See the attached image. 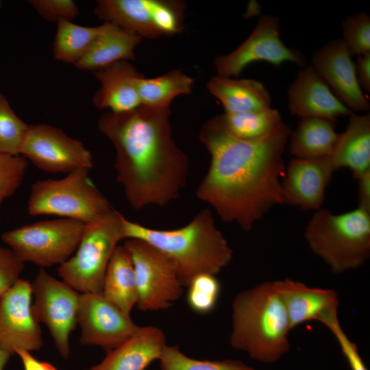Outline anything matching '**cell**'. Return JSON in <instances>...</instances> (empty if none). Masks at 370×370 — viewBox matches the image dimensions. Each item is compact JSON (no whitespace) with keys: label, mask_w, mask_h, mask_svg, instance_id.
<instances>
[{"label":"cell","mask_w":370,"mask_h":370,"mask_svg":"<svg viewBox=\"0 0 370 370\" xmlns=\"http://www.w3.org/2000/svg\"><path fill=\"white\" fill-rule=\"evenodd\" d=\"M291 132L282 122L261 138L240 140L227 134L214 117L208 119L199 137L210 163L197 197L222 221L251 230L273 207L283 204V154Z\"/></svg>","instance_id":"1"},{"label":"cell","mask_w":370,"mask_h":370,"mask_svg":"<svg viewBox=\"0 0 370 370\" xmlns=\"http://www.w3.org/2000/svg\"><path fill=\"white\" fill-rule=\"evenodd\" d=\"M170 115V107L141 105L105 113L98 121L99 131L115 148L116 180L136 210L164 206L186 184L189 160L173 138Z\"/></svg>","instance_id":"2"},{"label":"cell","mask_w":370,"mask_h":370,"mask_svg":"<svg viewBox=\"0 0 370 370\" xmlns=\"http://www.w3.org/2000/svg\"><path fill=\"white\" fill-rule=\"evenodd\" d=\"M124 239L144 241L175 264L184 286L199 275H215L231 261L233 251L217 228L212 213L206 208L186 225L157 230L122 218Z\"/></svg>","instance_id":"3"},{"label":"cell","mask_w":370,"mask_h":370,"mask_svg":"<svg viewBox=\"0 0 370 370\" xmlns=\"http://www.w3.org/2000/svg\"><path fill=\"white\" fill-rule=\"evenodd\" d=\"M291 330L275 282H264L236 295L232 302L231 346L253 359L278 361L290 349Z\"/></svg>","instance_id":"4"},{"label":"cell","mask_w":370,"mask_h":370,"mask_svg":"<svg viewBox=\"0 0 370 370\" xmlns=\"http://www.w3.org/2000/svg\"><path fill=\"white\" fill-rule=\"evenodd\" d=\"M304 235L334 274L357 269L370 258V211L358 206L334 214L321 208L314 212Z\"/></svg>","instance_id":"5"},{"label":"cell","mask_w":370,"mask_h":370,"mask_svg":"<svg viewBox=\"0 0 370 370\" xmlns=\"http://www.w3.org/2000/svg\"><path fill=\"white\" fill-rule=\"evenodd\" d=\"M88 172L77 169L61 179L36 182L28 198L29 214L56 215L85 224L104 217L113 208L89 178Z\"/></svg>","instance_id":"6"},{"label":"cell","mask_w":370,"mask_h":370,"mask_svg":"<svg viewBox=\"0 0 370 370\" xmlns=\"http://www.w3.org/2000/svg\"><path fill=\"white\" fill-rule=\"evenodd\" d=\"M123 215L112 209L86 224L73 255L58 269L61 279L79 293H101L109 262L123 239Z\"/></svg>","instance_id":"7"},{"label":"cell","mask_w":370,"mask_h":370,"mask_svg":"<svg viewBox=\"0 0 370 370\" xmlns=\"http://www.w3.org/2000/svg\"><path fill=\"white\" fill-rule=\"evenodd\" d=\"M86 225L66 218L40 221L5 232L1 239L23 262L44 269L60 266L73 255Z\"/></svg>","instance_id":"8"},{"label":"cell","mask_w":370,"mask_h":370,"mask_svg":"<svg viewBox=\"0 0 370 370\" xmlns=\"http://www.w3.org/2000/svg\"><path fill=\"white\" fill-rule=\"evenodd\" d=\"M123 246L130 255L135 271L138 310L156 311L172 306L183 295L184 287L173 262L140 239H126Z\"/></svg>","instance_id":"9"},{"label":"cell","mask_w":370,"mask_h":370,"mask_svg":"<svg viewBox=\"0 0 370 370\" xmlns=\"http://www.w3.org/2000/svg\"><path fill=\"white\" fill-rule=\"evenodd\" d=\"M31 284L34 297L33 317L48 328L58 352L63 358H67L70 335L77 324L80 293L42 268Z\"/></svg>","instance_id":"10"},{"label":"cell","mask_w":370,"mask_h":370,"mask_svg":"<svg viewBox=\"0 0 370 370\" xmlns=\"http://www.w3.org/2000/svg\"><path fill=\"white\" fill-rule=\"evenodd\" d=\"M20 154L38 169L69 173L93 167L91 152L77 139L48 124L29 125Z\"/></svg>","instance_id":"11"},{"label":"cell","mask_w":370,"mask_h":370,"mask_svg":"<svg viewBox=\"0 0 370 370\" xmlns=\"http://www.w3.org/2000/svg\"><path fill=\"white\" fill-rule=\"evenodd\" d=\"M256 61H265L275 66L292 62L304 66L306 58L300 51L283 43L279 18L266 14L260 18L251 34L238 47L215 59L214 66L218 75L237 77L247 66Z\"/></svg>","instance_id":"12"},{"label":"cell","mask_w":370,"mask_h":370,"mask_svg":"<svg viewBox=\"0 0 370 370\" xmlns=\"http://www.w3.org/2000/svg\"><path fill=\"white\" fill-rule=\"evenodd\" d=\"M77 323L80 343L109 352L129 338L138 328L130 314L106 299L101 293H80Z\"/></svg>","instance_id":"13"},{"label":"cell","mask_w":370,"mask_h":370,"mask_svg":"<svg viewBox=\"0 0 370 370\" xmlns=\"http://www.w3.org/2000/svg\"><path fill=\"white\" fill-rule=\"evenodd\" d=\"M31 283L20 278L0 295V350L14 355L19 349L37 351L42 330L32 312Z\"/></svg>","instance_id":"14"},{"label":"cell","mask_w":370,"mask_h":370,"mask_svg":"<svg viewBox=\"0 0 370 370\" xmlns=\"http://www.w3.org/2000/svg\"><path fill=\"white\" fill-rule=\"evenodd\" d=\"M311 66L334 95L351 111L369 110V101L357 79L355 64L341 39L331 40L316 51Z\"/></svg>","instance_id":"15"},{"label":"cell","mask_w":370,"mask_h":370,"mask_svg":"<svg viewBox=\"0 0 370 370\" xmlns=\"http://www.w3.org/2000/svg\"><path fill=\"white\" fill-rule=\"evenodd\" d=\"M335 171L329 156L318 159L293 158L281 182L283 204L304 210L321 209L325 190Z\"/></svg>","instance_id":"16"},{"label":"cell","mask_w":370,"mask_h":370,"mask_svg":"<svg viewBox=\"0 0 370 370\" xmlns=\"http://www.w3.org/2000/svg\"><path fill=\"white\" fill-rule=\"evenodd\" d=\"M290 113L301 119L319 117L336 121L353 112L332 92L311 65L302 69L288 90Z\"/></svg>","instance_id":"17"},{"label":"cell","mask_w":370,"mask_h":370,"mask_svg":"<svg viewBox=\"0 0 370 370\" xmlns=\"http://www.w3.org/2000/svg\"><path fill=\"white\" fill-rule=\"evenodd\" d=\"M274 282L291 330L306 321H318L322 323L338 313V298L332 289L310 287L288 278Z\"/></svg>","instance_id":"18"},{"label":"cell","mask_w":370,"mask_h":370,"mask_svg":"<svg viewBox=\"0 0 370 370\" xmlns=\"http://www.w3.org/2000/svg\"><path fill=\"white\" fill-rule=\"evenodd\" d=\"M94 73L101 85L92 99L96 108L119 113L141 106L138 86L145 75L128 61H118Z\"/></svg>","instance_id":"19"},{"label":"cell","mask_w":370,"mask_h":370,"mask_svg":"<svg viewBox=\"0 0 370 370\" xmlns=\"http://www.w3.org/2000/svg\"><path fill=\"white\" fill-rule=\"evenodd\" d=\"M166 345L164 332L158 328L138 326L123 343L107 352L105 358L89 370H145L159 360Z\"/></svg>","instance_id":"20"},{"label":"cell","mask_w":370,"mask_h":370,"mask_svg":"<svg viewBox=\"0 0 370 370\" xmlns=\"http://www.w3.org/2000/svg\"><path fill=\"white\" fill-rule=\"evenodd\" d=\"M349 116L329 158L335 171L347 168L356 180L370 171V114L353 112Z\"/></svg>","instance_id":"21"},{"label":"cell","mask_w":370,"mask_h":370,"mask_svg":"<svg viewBox=\"0 0 370 370\" xmlns=\"http://www.w3.org/2000/svg\"><path fill=\"white\" fill-rule=\"evenodd\" d=\"M156 0H100L95 14L140 38H156L161 34L156 25L154 10Z\"/></svg>","instance_id":"22"},{"label":"cell","mask_w":370,"mask_h":370,"mask_svg":"<svg viewBox=\"0 0 370 370\" xmlns=\"http://www.w3.org/2000/svg\"><path fill=\"white\" fill-rule=\"evenodd\" d=\"M104 27L83 57L75 64L94 72L121 60H134V50L142 38L116 25L104 22Z\"/></svg>","instance_id":"23"},{"label":"cell","mask_w":370,"mask_h":370,"mask_svg":"<svg viewBox=\"0 0 370 370\" xmlns=\"http://www.w3.org/2000/svg\"><path fill=\"white\" fill-rule=\"evenodd\" d=\"M209 92L223 104L225 113H240L271 108L264 86L253 79L213 76L207 83Z\"/></svg>","instance_id":"24"},{"label":"cell","mask_w":370,"mask_h":370,"mask_svg":"<svg viewBox=\"0 0 370 370\" xmlns=\"http://www.w3.org/2000/svg\"><path fill=\"white\" fill-rule=\"evenodd\" d=\"M338 137L335 121L319 117L301 119L289 136L290 153L295 158L318 159L330 156Z\"/></svg>","instance_id":"25"},{"label":"cell","mask_w":370,"mask_h":370,"mask_svg":"<svg viewBox=\"0 0 370 370\" xmlns=\"http://www.w3.org/2000/svg\"><path fill=\"white\" fill-rule=\"evenodd\" d=\"M101 294L127 314L138 299L137 282L130 255L124 246L114 249L104 276Z\"/></svg>","instance_id":"26"},{"label":"cell","mask_w":370,"mask_h":370,"mask_svg":"<svg viewBox=\"0 0 370 370\" xmlns=\"http://www.w3.org/2000/svg\"><path fill=\"white\" fill-rule=\"evenodd\" d=\"M230 136L240 140L261 138L283 121L280 113L272 108L240 113H225L214 116Z\"/></svg>","instance_id":"27"},{"label":"cell","mask_w":370,"mask_h":370,"mask_svg":"<svg viewBox=\"0 0 370 370\" xmlns=\"http://www.w3.org/2000/svg\"><path fill=\"white\" fill-rule=\"evenodd\" d=\"M193 83V79L180 69L156 77H144L138 86L140 104L152 108L170 107L175 97L191 92Z\"/></svg>","instance_id":"28"},{"label":"cell","mask_w":370,"mask_h":370,"mask_svg":"<svg viewBox=\"0 0 370 370\" xmlns=\"http://www.w3.org/2000/svg\"><path fill=\"white\" fill-rule=\"evenodd\" d=\"M104 23L97 27H84L70 21L60 20L53 44L55 58L75 64L101 33Z\"/></svg>","instance_id":"29"},{"label":"cell","mask_w":370,"mask_h":370,"mask_svg":"<svg viewBox=\"0 0 370 370\" xmlns=\"http://www.w3.org/2000/svg\"><path fill=\"white\" fill-rule=\"evenodd\" d=\"M161 370H255L239 360H201L185 355L176 345H166L159 358Z\"/></svg>","instance_id":"30"},{"label":"cell","mask_w":370,"mask_h":370,"mask_svg":"<svg viewBox=\"0 0 370 370\" xmlns=\"http://www.w3.org/2000/svg\"><path fill=\"white\" fill-rule=\"evenodd\" d=\"M29 127L0 95V155L19 156Z\"/></svg>","instance_id":"31"},{"label":"cell","mask_w":370,"mask_h":370,"mask_svg":"<svg viewBox=\"0 0 370 370\" xmlns=\"http://www.w3.org/2000/svg\"><path fill=\"white\" fill-rule=\"evenodd\" d=\"M187 301L195 312L206 314L215 307L220 293V284L215 275H199L188 286Z\"/></svg>","instance_id":"32"},{"label":"cell","mask_w":370,"mask_h":370,"mask_svg":"<svg viewBox=\"0 0 370 370\" xmlns=\"http://www.w3.org/2000/svg\"><path fill=\"white\" fill-rule=\"evenodd\" d=\"M341 39L351 56L370 53V16L360 12L346 18L342 23Z\"/></svg>","instance_id":"33"},{"label":"cell","mask_w":370,"mask_h":370,"mask_svg":"<svg viewBox=\"0 0 370 370\" xmlns=\"http://www.w3.org/2000/svg\"><path fill=\"white\" fill-rule=\"evenodd\" d=\"M28 166L22 156L0 155V205L21 186Z\"/></svg>","instance_id":"34"},{"label":"cell","mask_w":370,"mask_h":370,"mask_svg":"<svg viewBox=\"0 0 370 370\" xmlns=\"http://www.w3.org/2000/svg\"><path fill=\"white\" fill-rule=\"evenodd\" d=\"M29 4L47 21H71L79 14V9L72 0H31Z\"/></svg>","instance_id":"35"},{"label":"cell","mask_w":370,"mask_h":370,"mask_svg":"<svg viewBox=\"0 0 370 370\" xmlns=\"http://www.w3.org/2000/svg\"><path fill=\"white\" fill-rule=\"evenodd\" d=\"M323 324L336 338L351 370H368L358 352L357 345L349 338L341 328L338 314L328 318Z\"/></svg>","instance_id":"36"},{"label":"cell","mask_w":370,"mask_h":370,"mask_svg":"<svg viewBox=\"0 0 370 370\" xmlns=\"http://www.w3.org/2000/svg\"><path fill=\"white\" fill-rule=\"evenodd\" d=\"M24 263L10 248L0 246V295L20 279Z\"/></svg>","instance_id":"37"},{"label":"cell","mask_w":370,"mask_h":370,"mask_svg":"<svg viewBox=\"0 0 370 370\" xmlns=\"http://www.w3.org/2000/svg\"><path fill=\"white\" fill-rule=\"evenodd\" d=\"M356 66L357 79L362 90L370 92V53L358 56Z\"/></svg>","instance_id":"38"},{"label":"cell","mask_w":370,"mask_h":370,"mask_svg":"<svg viewBox=\"0 0 370 370\" xmlns=\"http://www.w3.org/2000/svg\"><path fill=\"white\" fill-rule=\"evenodd\" d=\"M15 354L21 358L24 370H59L48 362L37 360L29 351L19 349L16 352Z\"/></svg>","instance_id":"39"},{"label":"cell","mask_w":370,"mask_h":370,"mask_svg":"<svg viewBox=\"0 0 370 370\" xmlns=\"http://www.w3.org/2000/svg\"><path fill=\"white\" fill-rule=\"evenodd\" d=\"M358 181V206L370 211V171L361 175Z\"/></svg>","instance_id":"40"},{"label":"cell","mask_w":370,"mask_h":370,"mask_svg":"<svg viewBox=\"0 0 370 370\" xmlns=\"http://www.w3.org/2000/svg\"><path fill=\"white\" fill-rule=\"evenodd\" d=\"M11 356L8 352L0 350V370H3Z\"/></svg>","instance_id":"41"},{"label":"cell","mask_w":370,"mask_h":370,"mask_svg":"<svg viewBox=\"0 0 370 370\" xmlns=\"http://www.w3.org/2000/svg\"><path fill=\"white\" fill-rule=\"evenodd\" d=\"M1 2L0 1V7H1Z\"/></svg>","instance_id":"42"}]
</instances>
